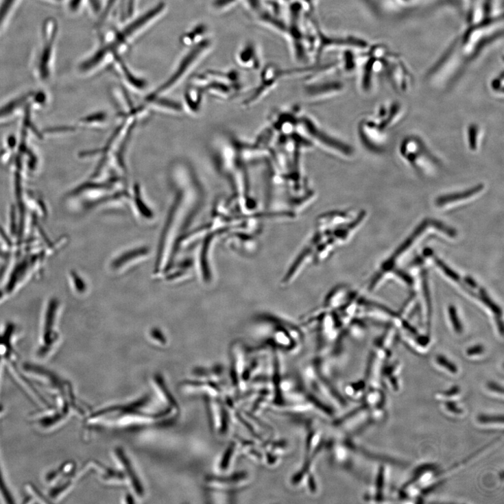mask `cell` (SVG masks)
I'll return each instance as SVG.
<instances>
[{"label": "cell", "mask_w": 504, "mask_h": 504, "mask_svg": "<svg viewBox=\"0 0 504 504\" xmlns=\"http://www.w3.org/2000/svg\"><path fill=\"white\" fill-rule=\"evenodd\" d=\"M81 3L82 0H71L70 8L72 11H76L79 8Z\"/></svg>", "instance_id": "obj_22"}, {"label": "cell", "mask_w": 504, "mask_h": 504, "mask_svg": "<svg viewBox=\"0 0 504 504\" xmlns=\"http://www.w3.org/2000/svg\"><path fill=\"white\" fill-rule=\"evenodd\" d=\"M237 1L238 0H215L214 6L217 9H223L237 3Z\"/></svg>", "instance_id": "obj_17"}, {"label": "cell", "mask_w": 504, "mask_h": 504, "mask_svg": "<svg viewBox=\"0 0 504 504\" xmlns=\"http://www.w3.org/2000/svg\"><path fill=\"white\" fill-rule=\"evenodd\" d=\"M237 59L241 67L246 69H258L260 65L257 51L255 46L250 43L241 48Z\"/></svg>", "instance_id": "obj_8"}, {"label": "cell", "mask_w": 504, "mask_h": 504, "mask_svg": "<svg viewBox=\"0 0 504 504\" xmlns=\"http://www.w3.org/2000/svg\"><path fill=\"white\" fill-rule=\"evenodd\" d=\"M488 388L490 391L493 392L501 394V395H503V388L499 385L495 383H489Z\"/></svg>", "instance_id": "obj_20"}, {"label": "cell", "mask_w": 504, "mask_h": 504, "mask_svg": "<svg viewBox=\"0 0 504 504\" xmlns=\"http://www.w3.org/2000/svg\"><path fill=\"white\" fill-rule=\"evenodd\" d=\"M400 154L420 174L431 176L438 171L440 163L419 139L409 137L403 141Z\"/></svg>", "instance_id": "obj_1"}, {"label": "cell", "mask_w": 504, "mask_h": 504, "mask_svg": "<svg viewBox=\"0 0 504 504\" xmlns=\"http://www.w3.org/2000/svg\"><path fill=\"white\" fill-rule=\"evenodd\" d=\"M402 107L399 104H392L389 107H382L375 120L385 131L391 128L400 119Z\"/></svg>", "instance_id": "obj_7"}, {"label": "cell", "mask_w": 504, "mask_h": 504, "mask_svg": "<svg viewBox=\"0 0 504 504\" xmlns=\"http://www.w3.org/2000/svg\"><path fill=\"white\" fill-rule=\"evenodd\" d=\"M479 422L483 424H503V416H481Z\"/></svg>", "instance_id": "obj_13"}, {"label": "cell", "mask_w": 504, "mask_h": 504, "mask_svg": "<svg viewBox=\"0 0 504 504\" xmlns=\"http://www.w3.org/2000/svg\"><path fill=\"white\" fill-rule=\"evenodd\" d=\"M359 136L368 149L381 152L386 143V131L375 119H363L359 126Z\"/></svg>", "instance_id": "obj_2"}, {"label": "cell", "mask_w": 504, "mask_h": 504, "mask_svg": "<svg viewBox=\"0 0 504 504\" xmlns=\"http://www.w3.org/2000/svg\"><path fill=\"white\" fill-rule=\"evenodd\" d=\"M459 393L460 390L458 387H453L448 391L444 392L441 396H443L444 398H451V397H456Z\"/></svg>", "instance_id": "obj_18"}, {"label": "cell", "mask_w": 504, "mask_h": 504, "mask_svg": "<svg viewBox=\"0 0 504 504\" xmlns=\"http://www.w3.org/2000/svg\"><path fill=\"white\" fill-rule=\"evenodd\" d=\"M342 88V86L336 82V83H330V84H326L322 85H317V86H312L310 87V90L308 89V93H309L312 97L314 95L315 97L317 96H323V95L329 94L330 93H333L335 91H338Z\"/></svg>", "instance_id": "obj_10"}, {"label": "cell", "mask_w": 504, "mask_h": 504, "mask_svg": "<svg viewBox=\"0 0 504 504\" xmlns=\"http://www.w3.org/2000/svg\"><path fill=\"white\" fill-rule=\"evenodd\" d=\"M117 60H118V62H119V64H120V66L121 67V69H122V70H123V73H125V77H127V79H128V80H130V82H131V83H132V84L133 85H134V86H140V87H141V86H142L143 85V84L142 83V82H141V81H139V80H136V77H133V76H132V75H131V73H130V71H129L128 70V69H127V67H126V66H125V64H124V63L123 62V61L121 60V58H117Z\"/></svg>", "instance_id": "obj_15"}, {"label": "cell", "mask_w": 504, "mask_h": 504, "mask_svg": "<svg viewBox=\"0 0 504 504\" xmlns=\"http://www.w3.org/2000/svg\"><path fill=\"white\" fill-rule=\"evenodd\" d=\"M210 45L208 40H204L199 43L195 46L183 59L180 63L178 69L176 72V74L171 78L169 81H167L161 88H159L158 92L163 91L167 88L172 86L188 70L189 67L191 66L193 61L198 57V56L207 49Z\"/></svg>", "instance_id": "obj_6"}, {"label": "cell", "mask_w": 504, "mask_h": 504, "mask_svg": "<svg viewBox=\"0 0 504 504\" xmlns=\"http://www.w3.org/2000/svg\"><path fill=\"white\" fill-rule=\"evenodd\" d=\"M481 129L478 125H470L467 129V143L470 150H478L481 142Z\"/></svg>", "instance_id": "obj_9"}, {"label": "cell", "mask_w": 504, "mask_h": 504, "mask_svg": "<svg viewBox=\"0 0 504 504\" xmlns=\"http://www.w3.org/2000/svg\"><path fill=\"white\" fill-rule=\"evenodd\" d=\"M164 5L160 4L153 10L149 11L147 14L138 19L136 21L128 25L117 36L115 43L110 47V51L113 48H117L121 44L124 43L126 39L131 36L134 32L138 31L141 27L144 26L147 22L153 19L156 16L159 14L164 9Z\"/></svg>", "instance_id": "obj_4"}, {"label": "cell", "mask_w": 504, "mask_h": 504, "mask_svg": "<svg viewBox=\"0 0 504 504\" xmlns=\"http://www.w3.org/2000/svg\"><path fill=\"white\" fill-rule=\"evenodd\" d=\"M56 28L54 21L51 20L46 23L45 27V45L40 55L39 64L40 73L43 77H46L49 74V64L51 60Z\"/></svg>", "instance_id": "obj_5"}, {"label": "cell", "mask_w": 504, "mask_h": 504, "mask_svg": "<svg viewBox=\"0 0 504 504\" xmlns=\"http://www.w3.org/2000/svg\"><path fill=\"white\" fill-rule=\"evenodd\" d=\"M110 51L108 47H104L94 55L93 57L87 60L81 65V69L82 71H88L95 65H97L100 61H102L105 58L106 55Z\"/></svg>", "instance_id": "obj_11"}, {"label": "cell", "mask_w": 504, "mask_h": 504, "mask_svg": "<svg viewBox=\"0 0 504 504\" xmlns=\"http://www.w3.org/2000/svg\"><path fill=\"white\" fill-rule=\"evenodd\" d=\"M15 1L16 0H3L0 4V25L3 24Z\"/></svg>", "instance_id": "obj_12"}, {"label": "cell", "mask_w": 504, "mask_h": 504, "mask_svg": "<svg viewBox=\"0 0 504 504\" xmlns=\"http://www.w3.org/2000/svg\"><path fill=\"white\" fill-rule=\"evenodd\" d=\"M446 409L449 411H451V412H452V413H453L455 414H459V413H461V411L460 410L461 409H459L455 405V403H453V402H448V403H446Z\"/></svg>", "instance_id": "obj_19"}, {"label": "cell", "mask_w": 504, "mask_h": 504, "mask_svg": "<svg viewBox=\"0 0 504 504\" xmlns=\"http://www.w3.org/2000/svg\"><path fill=\"white\" fill-rule=\"evenodd\" d=\"M437 361H438L439 364L446 368L447 371H448L450 373L453 374H455L457 373V368L454 363L451 362L449 360H448L444 357H439L437 358Z\"/></svg>", "instance_id": "obj_14"}, {"label": "cell", "mask_w": 504, "mask_h": 504, "mask_svg": "<svg viewBox=\"0 0 504 504\" xmlns=\"http://www.w3.org/2000/svg\"><path fill=\"white\" fill-rule=\"evenodd\" d=\"M485 191V186L483 183L477 184L459 191L448 193L436 197L435 204L440 208H448L461 206L476 200Z\"/></svg>", "instance_id": "obj_3"}, {"label": "cell", "mask_w": 504, "mask_h": 504, "mask_svg": "<svg viewBox=\"0 0 504 504\" xmlns=\"http://www.w3.org/2000/svg\"><path fill=\"white\" fill-rule=\"evenodd\" d=\"M384 481H385V478H384V469H383V468H381L380 469V472H379V475L378 480H377V481H378L377 482V488H378L377 498L379 499H381V498H382L383 490V487H384Z\"/></svg>", "instance_id": "obj_16"}, {"label": "cell", "mask_w": 504, "mask_h": 504, "mask_svg": "<svg viewBox=\"0 0 504 504\" xmlns=\"http://www.w3.org/2000/svg\"><path fill=\"white\" fill-rule=\"evenodd\" d=\"M483 352V348L481 346H477L472 348H470L467 351V354L469 356H474V355H478L479 354H481Z\"/></svg>", "instance_id": "obj_21"}]
</instances>
